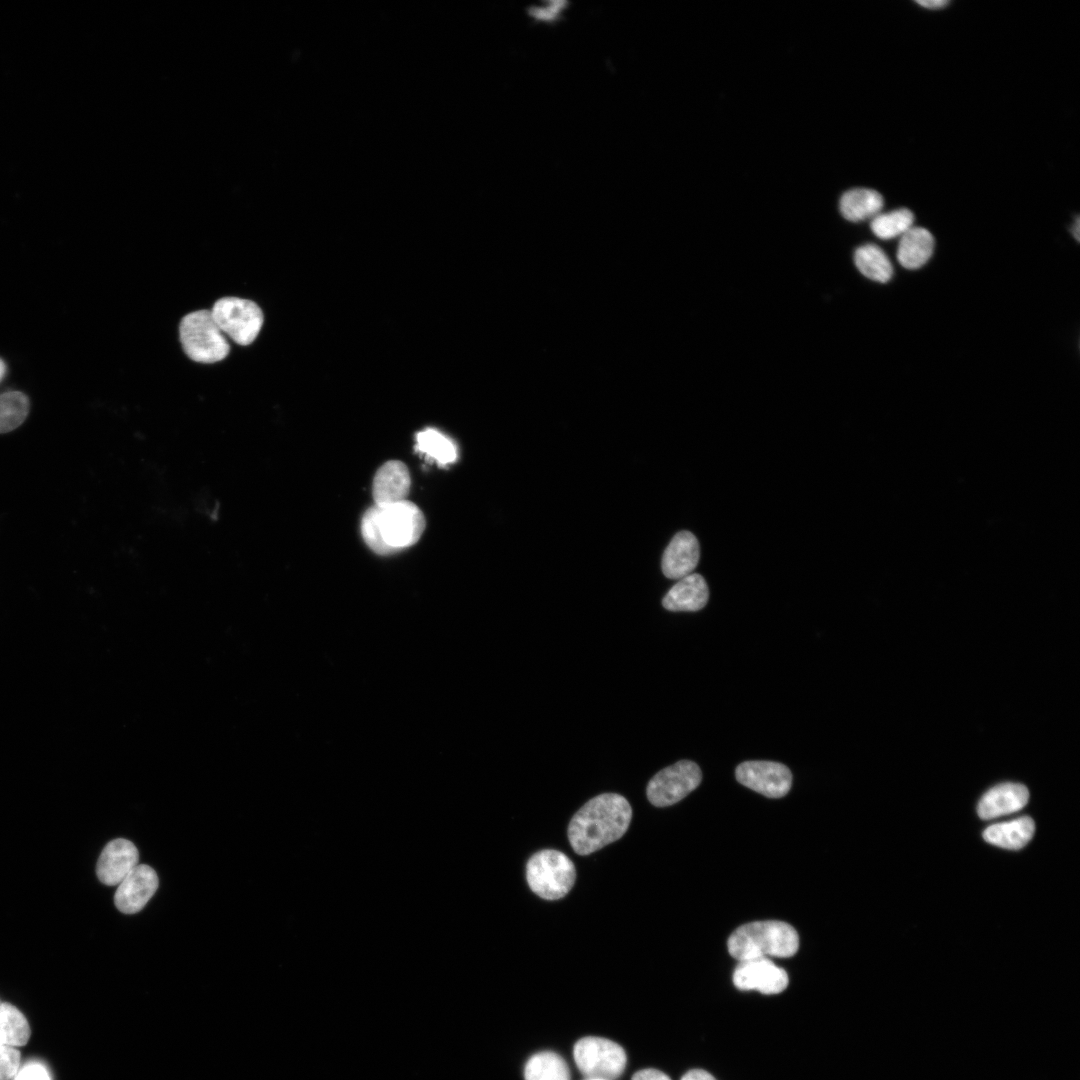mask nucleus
Masks as SVG:
<instances>
[{"instance_id":"f257e3e1","label":"nucleus","mask_w":1080,"mask_h":1080,"mask_svg":"<svg viewBox=\"0 0 1080 1080\" xmlns=\"http://www.w3.org/2000/svg\"><path fill=\"white\" fill-rule=\"evenodd\" d=\"M632 819V808L622 795L603 793L587 801L572 817L568 839L574 852L589 855L620 839Z\"/></svg>"},{"instance_id":"f03ea898","label":"nucleus","mask_w":1080,"mask_h":1080,"mask_svg":"<svg viewBox=\"0 0 1080 1080\" xmlns=\"http://www.w3.org/2000/svg\"><path fill=\"white\" fill-rule=\"evenodd\" d=\"M425 525L422 511L406 499L367 509L361 520V534L373 552L387 556L416 544Z\"/></svg>"},{"instance_id":"7ed1b4c3","label":"nucleus","mask_w":1080,"mask_h":1080,"mask_svg":"<svg viewBox=\"0 0 1080 1080\" xmlns=\"http://www.w3.org/2000/svg\"><path fill=\"white\" fill-rule=\"evenodd\" d=\"M729 954L736 960L774 956L788 958L799 948V936L788 923L755 921L739 926L728 938Z\"/></svg>"},{"instance_id":"20e7f679","label":"nucleus","mask_w":1080,"mask_h":1080,"mask_svg":"<svg viewBox=\"0 0 1080 1080\" xmlns=\"http://www.w3.org/2000/svg\"><path fill=\"white\" fill-rule=\"evenodd\" d=\"M179 339L185 354L203 364L227 357L230 345L215 323L211 310H197L185 315L179 324Z\"/></svg>"},{"instance_id":"39448f33","label":"nucleus","mask_w":1080,"mask_h":1080,"mask_svg":"<svg viewBox=\"0 0 1080 1080\" xmlns=\"http://www.w3.org/2000/svg\"><path fill=\"white\" fill-rule=\"evenodd\" d=\"M530 889L545 900H558L568 894L576 880L573 862L564 853L544 849L533 854L526 864Z\"/></svg>"},{"instance_id":"423d86ee","label":"nucleus","mask_w":1080,"mask_h":1080,"mask_svg":"<svg viewBox=\"0 0 1080 1080\" xmlns=\"http://www.w3.org/2000/svg\"><path fill=\"white\" fill-rule=\"evenodd\" d=\"M574 1061L587 1079L613 1080L624 1071L627 1056L614 1041L588 1036L578 1040L573 1049Z\"/></svg>"},{"instance_id":"0eeeda50","label":"nucleus","mask_w":1080,"mask_h":1080,"mask_svg":"<svg viewBox=\"0 0 1080 1080\" xmlns=\"http://www.w3.org/2000/svg\"><path fill=\"white\" fill-rule=\"evenodd\" d=\"M211 314L222 333L242 346L256 339L264 322L263 312L254 301L234 296L217 300Z\"/></svg>"},{"instance_id":"6e6552de","label":"nucleus","mask_w":1080,"mask_h":1080,"mask_svg":"<svg viewBox=\"0 0 1080 1080\" xmlns=\"http://www.w3.org/2000/svg\"><path fill=\"white\" fill-rule=\"evenodd\" d=\"M701 779L702 773L696 763L678 761L651 778L646 789L647 798L656 807L673 805L696 789Z\"/></svg>"},{"instance_id":"1a4fd4ad","label":"nucleus","mask_w":1080,"mask_h":1080,"mask_svg":"<svg viewBox=\"0 0 1080 1080\" xmlns=\"http://www.w3.org/2000/svg\"><path fill=\"white\" fill-rule=\"evenodd\" d=\"M739 783L768 798L785 796L792 785L789 768L772 761H746L735 770Z\"/></svg>"},{"instance_id":"9d476101","label":"nucleus","mask_w":1080,"mask_h":1080,"mask_svg":"<svg viewBox=\"0 0 1080 1080\" xmlns=\"http://www.w3.org/2000/svg\"><path fill=\"white\" fill-rule=\"evenodd\" d=\"M732 980L741 991L755 990L766 995L783 992L789 983L787 972L767 957L739 961Z\"/></svg>"},{"instance_id":"9b49d317","label":"nucleus","mask_w":1080,"mask_h":1080,"mask_svg":"<svg viewBox=\"0 0 1080 1080\" xmlns=\"http://www.w3.org/2000/svg\"><path fill=\"white\" fill-rule=\"evenodd\" d=\"M158 888V876L153 868L138 864L118 885L114 896L117 909L134 914L144 908Z\"/></svg>"},{"instance_id":"f8f14e48","label":"nucleus","mask_w":1080,"mask_h":1080,"mask_svg":"<svg viewBox=\"0 0 1080 1080\" xmlns=\"http://www.w3.org/2000/svg\"><path fill=\"white\" fill-rule=\"evenodd\" d=\"M139 853L129 840L118 838L103 848L96 867L99 880L108 886L119 885L138 865Z\"/></svg>"},{"instance_id":"ddd939ff","label":"nucleus","mask_w":1080,"mask_h":1080,"mask_svg":"<svg viewBox=\"0 0 1080 1080\" xmlns=\"http://www.w3.org/2000/svg\"><path fill=\"white\" fill-rule=\"evenodd\" d=\"M700 557L696 536L690 531L675 534L666 547L661 561L663 574L669 579H681L693 572Z\"/></svg>"},{"instance_id":"4468645a","label":"nucleus","mask_w":1080,"mask_h":1080,"mask_svg":"<svg viewBox=\"0 0 1080 1080\" xmlns=\"http://www.w3.org/2000/svg\"><path fill=\"white\" fill-rule=\"evenodd\" d=\"M411 486L407 466L399 460L384 463L375 473L372 495L376 505H386L406 500Z\"/></svg>"},{"instance_id":"2eb2a0df","label":"nucleus","mask_w":1080,"mask_h":1080,"mask_svg":"<svg viewBox=\"0 0 1080 1080\" xmlns=\"http://www.w3.org/2000/svg\"><path fill=\"white\" fill-rule=\"evenodd\" d=\"M1029 791L1019 783H1002L989 789L978 803L983 820L994 819L1021 810L1028 802Z\"/></svg>"},{"instance_id":"dca6fc26","label":"nucleus","mask_w":1080,"mask_h":1080,"mask_svg":"<svg viewBox=\"0 0 1080 1080\" xmlns=\"http://www.w3.org/2000/svg\"><path fill=\"white\" fill-rule=\"evenodd\" d=\"M709 589L705 579L697 573H691L674 584L662 600L665 609L673 612L698 611L708 601Z\"/></svg>"},{"instance_id":"f3484780","label":"nucleus","mask_w":1080,"mask_h":1080,"mask_svg":"<svg viewBox=\"0 0 1080 1080\" xmlns=\"http://www.w3.org/2000/svg\"><path fill=\"white\" fill-rule=\"evenodd\" d=\"M1035 824L1028 816L987 827L983 838L995 846L1017 850L1023 848L1033 837Z\"/></svg>"},{"instance_id":"a211bd4d","label":"nucleus","mask_w":1080,"mask_h":1080,"mask_svg":"<svg viewBox=\"0 0 1080 1080\" xmlns=\"http://www.w3.org/2000/svg\"><path fill=\"white\" fill-rule=\"evenodd\" d=\"M934 237L925 228L911 227L900 238L897 250L899 263L906 269L922 267L932 256Z\"/></svg>"},{"instance_id":"6ab92c4d","label":"nucleus","mask_w":1080,"mask_h":1080,"mask_svg":"<svg viewBox=\"0 0 1080 1080\" xmlns=\"http://www.w3.org/2000/svg\"><path fill=\"white\" fill-rule=\"evenodd\" d=\"M882 195L869 188H854L840 198L839 208L843 217L851 222L872 219L883 207Z\"/></svg>"},{"instance_id":"aec40b11","label":"nucleus","mask_w":1080,"mask_h":1080,"mask_svg":"<svg viewBox=\"0 0 1080 1080\" xmlns=\"http://www.w3.org/2000/svg\"><path fill=\"white\" fill-rule=\"evenodd\" d=\"M415 448L441 466L454 463L458 458L456 444L434 428H426L416 434Z\"/></svg>"},{"instance_id":"412c9836","label":"nucleus","mask_w":1080,"mask_h":1080,"mask_svg":"<svg viewBox=\"0 0 1080 1080\" xmlns=\"http://www.w3.org/2000/svg\"><path fill=\"white\" fill-rule=\"evenodd\" d=\"M854 262L858 270L871 280L886 283L892 278V264L877 245L865 244L858 247L854 253Z\"/></svg>"},{"instance_id":"4be33fe9","label":"nucleus","mask_w":1080,"mask_h":1080,"mask_svg":"<svg viewBox=\"0 0 1080 1080\" xmlns=\"http://www.w3.org/2000/svg\"><path fill=\"white\" fill-rule=\"evenodd\" d=\"M525 1080H570L565 1060L552 1051H542L531 1056L524 1068Z\"/></svg>"},{"instance_id":"5701e85b","label":"nucleus","mask_w":1080,"mask_h":1080,"mask_svg":"<svg viewBox=\"0 0 1080 1080\" xmlns=\"http://www.w3.org/2000/svg\"><path fill=\"white\" fill-rule=\"evenodd\" d=\"M31 1030L25 1016L10 1003L0 1007V1035L5 1045L24 1046L30 1038Z\"/></svg>"},{"instance_id":"b1692460","label":"nucleus","mask_w":1080,"mask_h":1080,"mask_svg":"<svg viewBox=\"0 0 1080 1080\" xmlns=\"http://www.w3.org/2000/svg\"><path fill=\"white\" fill-rule=\"evenodd\" d=\"M914 215L907 208L879 213L871 221L872 232L880 239L889 240L902 236L913 227Z\"/></svg>"},{"instance_id":"393cba45","label":"nucleus","mask_w":1080,"mask_h":1080,"mask_svg":"<svg viewBox=\"0 0 1080 1080\" xmlns=\"http://www.w3.org/2000/svg\"><path fill=\"white\" fill-rule=\"evenodd\" d=\"M29 407L28 397L20 391L0 394V433L20 426L29 413Z\"/></svg>"},{"instance_id":"a878e982","label":"nucleus","mask_w":1080,"mask_h":1080,"mask_svg":"<svg viewBox=\"0 0 1080 1080\" xmlns=\"http://www.w3.org/2000/svg\"><path fill=\"white\" fill-rule=\"evenodd\" d=\"M20 1052L16 1047L4 1045L0 1048V1080H10L19 1068Z\"/></svg>"},{"instance_id":"bb28decb","label":"nucleus","mask_w":1080,"mask_h":1080,"mask_svg":"<svg viewBox=\"0 0 1080 1080\" xmlns=\"http://www.w3.org/2000/svg\"><path fill=\"white\" fill-rule=\"evenodd\" d=\"M554 4V2L550 3L549 7L545 6V4H543V6L537 5L535 7H532L529 9V15L535 20L539 21H554V19L561 15L563 10L565 9V6H563L561 2H558L556 6L553 7Z\"/></svg>"},{"instance_id":"cd10ccee","label":"nucleus","mask_w":1080,"mask_h":1080,"mask_svg":"<svg viewBox=\"0 0 1080 1080\" xmlns=\"http://www.w3.org/2000/svg\"><path fill=\"white\" fill-rule=\"evenodd\" d=\"M15 1080H50L47 1070L39 1064H29L15 1075Z\"/></svg>"},{"instance_id":"c85d7f7f","label":"nucleus","mask_w":1080,"mask_h":1080,"mask_svg":"<svg viewBox=\"0 0 1080 1080\" xmlns=\"http://www.w3.org/2000/svg\"><path fill=\"white\" fill-rule=\"evenodd\" d=\"M631 1080H671V1079L667 1074H665L664 1072H662L660 1070L653 1069V1068H647V1069H642L640 1071H637L632 1076Z\"/></svg>"},{"instance_id":"c756f323","label":"nucleus","mask_w":1080,"mask_h":1080,"mask_svg":"<svg viewBox=\"0 0 1080 1080\" xmlns=\"http://www.w3.org/2000/svg\"><path fill=\"white\" fill-rule=\"evenodd\" d=\"M680 1080H718L714 1075L704 1069L694 1068L688 1070Z\"/></svg>"},{"instance_id":"7c9ffc66","label":"nucleus","mask_w":1080,"mask_h":1080,"mask_svg":"<svg viewBox=\"0 0 1080 1080\" xmlns=\"http://www.w3.org/2000/svg\"><path fill=\"white\" fill-rule=\"evenodd\" d=\"M916 2L923 7L931 9L941 8L949 3L947 0H918Z\"/></svg>"},{"instance_id":"2f4dec72","label":"nucleus","mask_w":1080,"mask_h":1080,"mask_svg":"<svg viewBox=\"0 0 1080 1080\" xmlns=\"http://www.w3.org/2000/svg\"><path fill=\"white\" fill-rule=\"evenodd\" d=\"M6 369H7V368H6V364H5V363H4V361H3V360H2L1 358H0V381H1V380L3 379V377L5 376V374H6Z\"/></svg>"},{"instance_id":"473e14b6","label":"nucleus","mask_w":1080,"mask_h":1080,"mask_svg":"<svg viewBox=\"0 0 1080 1080\" xmlns=\"http://www.w3.org/2000/svg\"><path fill=\"white\" fill-rule=\"evenodd\" d=\"M1079 226H1080V223H1079V218H1077V219H1076V222H1075V228H1074V231H1073V234H1074V236H1075V238H1076L1077 240H1079V232H1080V231H1079Z\"/></svg>"},{"instance_id":"72a5a7b5","label":"nucleus","mask_w":1080,"mask_h":1080,"mask_svg":"<svg viewBox=\"0 0 1080 1080\" xmlns=\"http://www.w3.org/2000/svg\"><path fill=\"white\" fill-rule=\"evenodd\" d=\"M4 1045H5V1044H4V1041H3V1039H2V1037H1V1035H0V1048H1V1047H3Z\"/></svg>"},{"instance_id":"f704fd0d","label":"nucleus","mask_w":1080,"mask_h":1080,"mask_svg":"<svg viewBox=\"0 0 1080 1080\" xmlns=\"http://www.w3.org/2000/svg\"><path fill=\"white\" fill-rule=\"evenodd\" d=\"M586 1080H604V1079H586Z\"/></svg>"},{"instance_id":"c9c22d12","label":"nucleus","mask_w":1080,"mask_h":1080,"mask_svg":"<svg viewBox=\"0 0 1080 1080\" xmlns=\"http://www.w3.org/2000/svg\"><path fill=\"white\" fill-rule=\"evenodd\" d=\"M1 1004H2V1003L0 1002V1007H1Z\"/></svg>"}]
</instances>
